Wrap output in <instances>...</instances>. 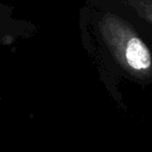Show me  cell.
I'll return each instance as SVG.
<instances>
[{"label":"cell","mask_w":152,"mask_h":152,"mask_svg":"<svg viewBox=\"0 0 152 152\" xmlns=\"http://www.w3.org/2000/svg\"><path fill=\"white\" fill-rule=\"evenodd\" d=\"M99 28L110 53L129 75L146 78L152 75V55L138 32L119 15L106 13Z\"/></svg>","instance_id":"6da1fadb"},{"label":"cell","mask_w":152,"mask_h":152,"mask_svg":"<svg viewBox=\"0 0 152 152\" xmlns=\"http://www.w3.org/2000/svg\"><path fill=\"white\" fill-rule=\"evenodd\" d=\"M141 18L152 24V0H125Z\"/></svg>","instance_id":"7a4b0ae2"}]
</instances>
